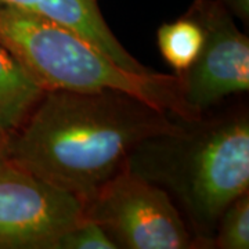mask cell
<instances>
[{"label": "cell", "instance_id": "cell-1", "mask_svg": "<svg viewBox=\"0 0 249 249\" xmlns=\"http://www.w3.org/2000/svg\"><path fill=\"white\" fill-rule=\"evenodd\" d=\"M180 118L116 90H45L11 136L10 160L55 187L89 198L142 140Z\"/></svg>", "mask_w": 249, "mask_h": 249}, {"label": "cell", "instance_id": "cell-2", "mask_svg": "<svg viewBox=\"0 0 249 249\" xmlns=\"http://www.w3.org/2000/svg\"><path fill=\"white\" fill-rule=\"evenodd\" d=\"M124 166L160 187L184 217L196 247L212 248L223 211L249 190L248 107L180 118L173 132L137 144Z\"/></svg>", "mask_w": 249, "mask_h": 249}, {"label": "cell", "instance_id": "cell-3", "mask_svg": "<svg viewBox=\"0 0 249 249\" xmlns=\"http://www.w3.org/2000/svg\"><path fill=\"white\" fill-rule=\"evenodd\" d=\"M0 45L43 90H116L178 118H193L176 73L122 68L88 39L52 19L0 3Z\"/></svg>", "mask_w": 249, "mask_h": 249}, {"label": "cell", "instance_id": "cell-4", "mask_svg": "<svg viewBox=\"0 0 249 249\" xmlns=\"http://www.w3.org/2000/svg\"><path fill=\"white\" fill-rule=\"evenodd\" d=\"M83 217L107 232L116 249L198 248L172 198L124 166L83 201Z\"/></svg>", "mask_w": 249, "mask_h": 249}, {"label": "cell", "instance_id": "cell-5", "mask_svg": "<svg viewBox=\"0 0 249 249\" xmlns=\"http://www.w3.org/2000/svg\"><path fill=\"white\" fill-rule=\"evenodd\" d=\"M186 13L202 28L201 50L181 75L180 94L196 118L249 90V39L217 0H194Z\"/></svg>", "mask_w": 249, "mask_h": 249}, {"label": "cell", "instance_id": "cell-6", "mask_svg": "<svg viewBox=\"0 0 249 249\" xmlns=\"http://www.w3.org/2000/svg\"><path fill=\"white\" fill-rule=\"evenodd\" d=\"M83 201L9 160L0 165V249H55Z\"/></svg>", "mask_w": 249, "mask_h": 249}, {"label": "cell", "instance_id": "cell-7", "mask_svg": "<svg viewBox=\"0 0 249 249\" xmlns=\"http://www.w3.org/2000/svg\"><path fill=\"white\" fill-rule=\"evenodd\" d=\"M0 3L71 28L124 70L140 73L152 71L137 61L116 39L100 11L98 0H0Z\"/></svg>", "mask_w": 249, "mask_h": 249}, {"label": "cell", "instance_id": "cell-8", "mask_svg": "<svg viewBox=\"0 0 249 249\" xmlns=\"http://www.w3.org/2000/svg\"><path fill=\"white\" fill-rule=\"evenodd\" d=\"M43 91L9 50L0 45V126L14 132Z\"/></svg>", "mask_w": 249, "mask_h": 249}, {"label": "cell", "instance_id": "cell-9", "mask_svg": "<svg viewBox=\"0 0 249 249\" xmlns=\"http://www.w3.org/2000/svg\"><path fill=\"white\" fill-rule=\"evenodd\" d=\"M158 47L163 60L176 75L186 72L201 50L202 28L193 17L184 13L175 21L165 22L157 32Z\"/></svg>", "mask_w": 249, "mask_h": 249}, {"label": "cell", "instance_id": "cell-10", "mask_svg": "<svg viewBox=\"0 0 249 249\" xmlns=\"http://www.w3.org/2000/svg\"><path fill=\"white\" fill-rule=\"evenodd\" d=\"M212 248H249V190L232 199L219 217Z\"/></svg>", "mask_w": 249, "mask_h": 249}, {"label": "cell", "instance_id": "cell-11", "mask_svg": "<svg viewBox=\"0 0 249 249\" xmlns=\"http://www.w3.org/2000/svg\"><path fill=\"white\" fill-rule=\"evenodd\" d=\"M55 249H116V245L98 224L83 219L62 234Z\"/></svg>", "mask_w": 249, "mask_h": 249}, {"label": "cell", "instance_id": "cell-12", "mask_svg": "<svg viewBox=\"0 0 249 249\" xmlns=\"http://www.w3.org/2000/svg\"><path fill=\"white\" fill-rule=\"evenodd\" d=\"M234 18L249 24V0H217Z\"/></svg>", "mask_w": 249, "mask_h": 249}, {"label": "cell", "instance_id": "cell-13", "mask_svg": "<svg viewBox=\"0 0 249 249\" xmlns=\"http://www.w3.org/2000/svg\"><path fill=\"white\" fill-rule=\"evenodd\" d=\"M11 136H13V132H9L0 126V165H3L4 162L10 160Z\"/></svg>", "mask_w": 249, "mask_h": 249}]
</instances>
